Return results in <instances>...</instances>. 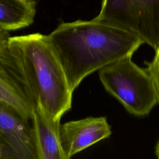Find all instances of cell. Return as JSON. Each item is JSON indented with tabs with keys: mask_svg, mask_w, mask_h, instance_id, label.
<instances>
[{
	"mask_svg": "<svg viewBox=\"0 0 159 159\" xmlns=\"http://www.w3.org/2000/svg\"><path fill=\"white\" fill-rule=\"evenodd\" d=\"M32 121L37 159H65L59 136L60 121L53 120L39 104Z\"/></svg>",
	"mask_w": 159,
	"mask_h": 159,
	"instance_id": "cell-8",
	"label": "cell"
},
{
	"mask_svg": "<svg viewBox=\"0 0 159 159\" xmlns=\"http://www.w3.org/2000/svg\"><path fill=\"white\" fill-rule=\"evenodd\" d=\"M10 37L9 31L0 29V102L32 120L37 102Z\"/></svg>",
	"mask_w": 159,
	"mask_h": 159,
	"instance_id": "cell-5",
	"label": "cell"
},
{
	"mask_svg": "<svg viewBox=\"0 0 159 159\" xmlns=\"http://www.w3.org/2000/svg\"><path fill=\"white\" fill-rule=\"evenodd\" d=\"M24 2H25L27 3H29V4H32V3H35V1L34 0H20Z\"/></svg>",
	"mask_w": 159,
	"mask_h": 159,
	"instance_id": "cell-12",
	"label": "cell"
},
{
	"mask_svg": "<svg viewBox=\"0 0 159 159\" xmlns=\"http://www.w3.org/2000/svg\"><path fill=\"white\" fill-rule=\"evenodd\" d=\"M132 57L126 56L102 68L99 77L106 90L129 113L144 116L158 104L157 98L146 68L136 65Z\"/></svg>",
	"mask_w": 159,
	"mask_h": 159,
	"instance_id": "cell-3",
	"label": "cell"
},
{
	"mask_svg": "<svg viewBox=\"0 0 159 159\" xmlns=\"http://www.w3.org/2000/svg\"><path fill=\"white\" fill-rule=\"evenodd\" d=\"M155 55L151 61H145L146 70L152 81L159 104V47L155 50Z\"/></svg>",
	"mask_w": 159,
	"mask_h": 159,
	"instance_id": "cell-10",
	"label": "cell"
},
{
	"mask_svg": "<svg viewBox=\"0 0 159 159\" xmlns=\"http://www.w3.org/2000/svg\"><path fill=\"white\" fill-rule=\"evenodd\" d=\"M35 12V3L0 0V29L9 32L28 27L34 22Z\"/></svg>",
	"mask_w": 159,
	"mask_h": 159,
	"instance_id": "cell-9",
	"label": "cell"
},
{
	"mask_svg": "<svg viewBox=\"0 0 159 159\" xmlns=\"http://www.w3.org/2000/svg\"><path fill=\"white\" fill-rule=\"evenodd\" d=\"M111 130L106 117H88L61 124L60 144L65 159L109 137Z\"/></svg>",
	"mask_w": 159,
	"mask_h": 159,
	"instance_id": "cell-7",
	"label": "cell"
},
{
	"mask_svg": "<svg viewBox=\"0 0 159 159\" xmlns=\"http://www.w3.org/2000/svg\"><path fill=\"white\" fill-rule=\"evenodd\" d=\"M9 41L23 63L37 105L53 120L60 121L71 107L73 92L47 35L10 37Z\"/></svg>",
	"mask_w": 159,
	"mask_h": 159,
	"instance_id": "cell-2",
	"label": "cell"
},
{
	"mask_svg": "<svg viewBox=\"0 0 159 159\" xmlns=\"http://www.w3.org/2000/svg\"><path fill=\"white\" fill-rule=\"evenodd\" d=\"M155 153L158 158H159V139L157 142L155 148Z\"/></svg>",
	"mask_w": 159,
	"mask_h": 159,
	"instance_id": "cell-11",
	"label": "cell"
},
{
	"mask_svg": "<svg viewBox=\"0 0 159 159\" xmlns=\"http://www.w3.org/2000/svg\"><path fill=\"white\" fill-rule=\"evenodd\" d=\"M29 120L0 102V159H37Z\"/></svg>",
	"mask_w": 159,
	"mask_h": 159,
	"instance_id": "cell-6",
	"label": "cell"
},
{
	"mask_svg": "<svg viewBox=\"0 0 159 159\" xmlns=\"http://www.w3.org/2000/svg\"><path fill=\"white\" fill-rule=\"evenodd\" d=\"M94 19L134 33L154 50L159 47V0H102Z\"/></svg>",
	"mask_w": 159,
	"mask_h": 159,
	"instance_id": "cell-4",
	"label": "cell"
},
{
	"mask_svg": "<svg viewBox=\"0 0 159 159\" xmlns=\"http://www.w3.org/2000/svg\"><path fill=\"white\" fill-rule=\"evenodd\" d=\"M47 36L72 92L87 76L133 55L144 43L134 33L94 18L63 22Z\"/></svg>",
	"mask_w": 159,
	"mask_h": 159,
	"instance_id": "cell-1",
	"label": "cell"
}]
</instances>
